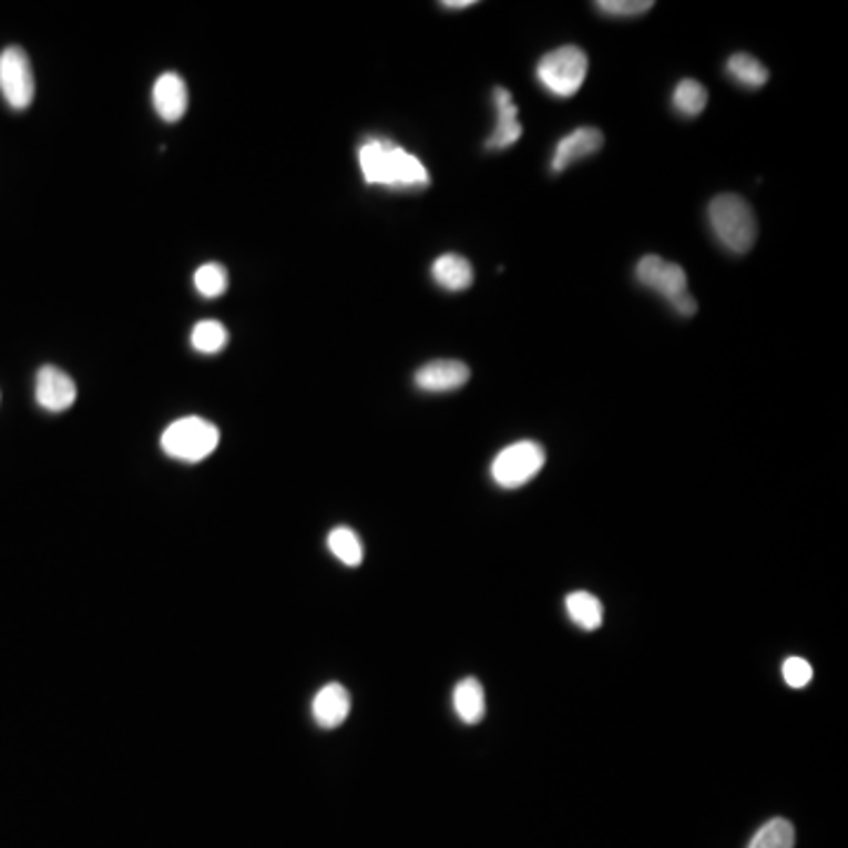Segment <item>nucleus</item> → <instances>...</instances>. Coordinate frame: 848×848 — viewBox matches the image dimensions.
<instances>
[{"label":"nucleus","mask_w":848,"mask_h":848,"mask_svg":"<svg viewBox=\"0 0 848 848\" xmlns=\"http://www.w3.org/2000/svg\"><path fill=\"white\" fill-rule=\"evenodd\" d=\"M709 226L724 248L733 255H745L757 241V217L752 205L738 194L714 196L707 207Z\"/></svg>","instance_id":"obj_1"},{"label":"nucleus","mask_w":848,"mask_h":848,"mask_svg":"<svg viewBox=\"0 0 848 848\" xmlns=\"http://www.w3.org/2000/svg\"><path fill=\"white\" fill-rule=\"evenodd\" d=\"M636 278L644 288L663 295L678 316H693L697 311L695 299L688 295V276L678 264L660 255H646L636 264Z\"/></svg>","instance_id":"obj_2"},{"label":"nucleus","mask_w":848,"mask_h":848,"mask_svg":"<svg viewBox=\"0 0 848 848\" xmlns=\"http://www.w3.org/2000/svg\"><path fill=\"white\" fill-rule=\"evenodd\" d=\"M219 443V429L203 418H182L170 425L163 437L161 448L167 458L182 462H201L213 456Z\"/></svg>","instance_id":"obj_3"},{"label":"nucleus","mask_w":848,"mask_h":848,"mask_svg":"<svg viewBox=\"0 0 848 848\" xmlns=\"http://www.w3.org/2000/svg\"><path fill=\"white\" fill-rule=\"evenodd\" d=\"M588 67L590 60L582 48L563 45L542 57L538 64V79L544 90H550L556 98L569 100L588 79Z\"/></svg>","instance_id":"obj_4"},{"label":"nucleus","mask_w":848,"mask_h":848,"mask_svg":"<svg viewBox=\"0 0 848 848\" xmlns=\"http://www.w3.org/2000/svg\"><path fill=\"white\" fill-rule=\"evenodd\" d=\"M542 467L544 448L535 441H519L498 452V458L490 464V474L502 488H519L538 477Z\"/></svg>","instance_id":"obj_5"},{"label":"nucleus","mask_w":848,"mask_h":848,"mask_svg":"<svg viewBox=\"0 0 848 848\" xmlns=\"http://www.w3.org/2000/svg\"><path fill=\"white\" fill-rule=\"evenodd\" d=\"M0 94L17 111L29 109L33 102L35 79L29 54L22 48L10 45L0 52Z\"/></svg>","instance_id":"obj_6"},{"label":"nucleus","mask_w":848,"mask_h":848,"mask_svg":"<svg viewBox=\"0 0 848 848\" xmlns=\"http://www.w3.org/2000/svg\"><path fill=\"white\" fill-rule=\"evenodd\" d=\"M385 186L394 188V192H418V188L429 186V173L418 156H412L410 151L391 144Z\"/></svg>","instance_id":"obj_7"},{"label":"nucleus","mask_w":848,"mask_h":848,"mask_svg":"<svg viewBox=\"0 0 848 848\" xmlns=\"http://www.w3.org/2000/svg\"><path fill=\"white\" fill-rule=\"evenodd\" d=\"M35 401L50 412L69 410L75 401V382L54 366H43L35 375Z\"/></svg>","instance_id":"obj_8"},{"label":"nucleus","mask_w":848,"mask_h":848,"mask_svg":"<svg viewBox=\"0 0 848 848\" xmlns=\"http://www.w3.org/2000/svg\"><path fill=\"white\" fill-rule=\"evenodd\" d=\"M471 370L467 364L456 361V358H439V361L425 364L415 372V387L431 394L456 391L469 382Z\"/></svg>","instance_id":"obj_9"},{"label":"nucleus","mask_w":848,"mask_h":848,"mask_svg":"<svg viewBox=\"0 0 848 848\" xmlns=\"http://www.w3.org/2000/svg\"><path fill=\"white\" fill-rule=\"evenodd\" d=\"M603 146V135L601 130L596 127H578L573 130L571 135H565L559 144H556V151H554V159H552V170L554 173H563L565 167L588 159V156H594L596 151Z\"/></svg>","instance_id":"obj_10"},{"label":"nucleus","mask_w":848,"mask_h":848,"mask_svg":"<svg viewBox=\"0 0 848 848\" xmlns=\"http://www.w3.org/2000/svg\"><path fill=\"white\" fill-rule=\"evenodd\" d=\"M154 106L165 123H177L188 106V92L175 71H165L154 83Z\"/></svg>","instance_id":"obj_11"},{"label":"nucleus","mask_w":848,"mask_h":848,"mask_svg":"<svg viewBox=\"0 0 848 848\" xmlns=\"http://www.w3.org/2000/svg\"><path fill=\"white\" fill-rule=\"evenodd\" d=\"M351 709V697L349 691L343 684H328L320 688L314 697V722L320 728H337L347 722Z\"/></svg>","instance_id":"obj_12"},{"label":"nucleus","mask_w":848,"mask_h":848,"mask_svg":"<svg viewBox=\"0 0 848 848\" xmlns=\"http://www.w3.org/2000/svg\"><path fill=\"white\" fill-rule=\"evenodd\" d=\"M493 100H495V109H498V123H495V132L488 137L486 146L488 149H507V146L517 144L523 135V127L519 123V106L512 100V92L504 90V88L493 90Z\"/></svg>","instance_id":"obj_13"},{"label":"nucleus","mask_w":848,"mask_h":848,"mask_svg":"<svg viewBox=\"0 0 848 848\" xmlns=\"http://www.w3.org/2000/svg\"><path fill=\"white\" fill-rule=\"evenodd\" d=\"M431 276L443 290H450V293H462L471 286V283H474V269H471L469 259L456 253L441 255L437 262H433Z\"/></svg>","instance_id":"obj_14"},{"label":"nucleus","mask_w":848,"mask_h":848,"mask_svg":"<svg viewBox=\"0 0 848 848\" xmlns=\"http://www.w3.org/2000/svg\"><path fill=\"white\" fill-rule=\"evenodd\" d=\"M452 707H456L458 716L467 726H477L479 722H483L486 693L479 678L474 676L462 678V682L456 686V693H452Z\"/></svg>","instance_id":"obj_15"},{"label":"nucleus","mask_w":848,"mask_h":848,"mask_svg":"<svg viewBox=\"0 0 848 848\" xmlns=\"http://www.w3.org/2000/svg\"><path fill=\"white\" fill-rule=\"evenodd\" d=\"M565 611H569L571 620L584 632L599 630L603 622L601 601L590 592H573L565 596Z\"/></svg>","instance_id":"obj_16"},{"label":"nucleus","mask_w":848,"mask_h":848,"mask_svg":"<svg viewBox=\"0 0 848 848\" xmlns=\"http://www.w3.org/2000/svg\"><path fill=\"white\" fill-rule=\"evenodd\" d=\"M726 71L735 83H740L745 88H764L768 83V69L757 60V57H752L747 52H735L726 64Z\"/></svg>","instance_id":"obj_17"},{"label":"nucleus","mask_w":848,"mask_h":848,"mask_svg":"<svg viewBox=\"0 0 848 848\" xmlns=\"http://www.w3.org/2000/svg\"><path fill=\"white\" fill-rule=\"evenodd\" d=\"M707 100H709V94H707L705 85L693 81V79H684L682 83L674 88V94H672L674 109L682 113V116H686V119L701 116V113L707 106Z\"/></svg>","instance_id":"obj_18"},{"label":"nucleus","mask_w":848,"mask_h":848,"mask_svg":"<svg viewBox=\"0 0 848 848\" xmlns=\"http://www.w3.org/2000/svg\"><path fill=\"white\" fill-rule=\"evenodd\" d=\"M747 848H795V825L785 818H773L759 827Z\"/></svg>","instance_id":"obj_19"},{"label":"nucleus","mask_w":848,"mask_h":848,"mask_svg":"<svg viewBox=\"0 0 848 848\" xmlns=\"http://www.w3.org/2000/svg\"><path fill=\"white\" fill-rule=\"evenodd\" d=\"M328 546L339 561H343L345 565H351V569L354 565H361V561H364V544H361V540H358V535L351 531V528L339 525V528H335V531H330Z\"/></svg>","instance_id":"obj_20"},{"label":"nucleus","mask_w":848,"mask_h":848,"mask_svg":"<svg viewBox=\"0 0 848 848\" xmlns=\"http://www.w3.org/2000/svg\"><path fill=\"white\" fill-rule=\"evenodd\" d=\"M229 343V333L219 320H201L192 330V345L201 354H217Z\"/></svg>","instance_id":"obj_21"},{"label":"nucleus","mask_w":848,"mask_h":848,"mask_svg":"<svg viewBox=\"0 0 848 848\" xmlns=\"http://www.w3.org/2000/svg\"><path fill=\"white\" fill-rule=\"evenodd\" d=\"M194 283H196V290L203 297H219L226 288H229V274H226L222 264L211 262L196 269Z\"/></svg>","instance_id":"obj_22"},{"label":"nucleus","mask_w":848,"mask_h":848,"mask_svg":"<svg viewBox=\"0 0 848 848\" xmlns=\"http://www.w3.org/2000/svg\"><path fill=\"white\" fill-rule=\"evenodd\" d=\"M653 0H599L594 8L611 17H636L646 14L648 10H653Z\"/></svg>","instance_id":"obj_23"},{"label":"nucleus","mask_w":848,"mask_h":848,"mask_svg":"<svg viewBox=\"0 0 848 848\" xmlns=\"http://www.w3.org/2000/svg\"><path fill=\"white\" fill-rule=\"evenodd\" d=\"M783 676L789 688H804L810 684V678H814V667H810L808 660L804 657H787L783 665Z\"/></svg>","instance_id":"obj_24"},{"label":"nucleus","mask_w":848,"mask_h":848,"mask_svg":"<svg viewBox=\"0 0 848 848\" xmlns=\"http://www.w3.org/2000/svg\"><path fill=\"white\" fill-rule=\"evenodd\" d=\"M441 6H443L446 10H464V8L477 6V0H443Z\"/></svg>","instance_id":"obj_25"}]
</instances>
